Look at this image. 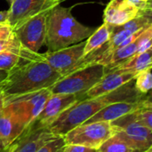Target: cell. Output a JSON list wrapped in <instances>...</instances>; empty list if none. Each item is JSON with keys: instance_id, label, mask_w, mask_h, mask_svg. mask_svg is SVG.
<instances>
[{"instance_id": "cell-1", "label": "cell", "mask_w": 152, "mask_h": 152, "mask_svg": "<svg viewBox=\"0 0 152 152\" xmlns=\"http://www.w3.org/2000/svg\"><path fill=\"white\" fill-rule=\"evenodd\" d=\"M140 99H142V95L135 89L133 79L110 93L75 102L61 113L47 129L54 135H64L110 104L121 102H134Z\"/></svg>"}, {"instance_id": "cell-2", "label": "cell", "mask_w": 152, "mask_h": 152, "mask_svg": "<svg viewBox=\"0 0 152 152\" xmlns=\"http://www.w3.org/2000/svg\"><path fill=\"white\" fill-rule=\"evenodd\" d=\"M62 77L39 57L25 61L8 72L0 84L4 101L43 89H49Z\"/></svg>"}, {"instance_id": "cell-3", "label": "cell", "mask_w": 152, "mask_h": 152, "mask_svg": "<svg viewBox=\"0 0 152 152\" xmlns=\"http://www.w3.org/2000/svg\"><path fill=\"white\" fill-rule=\"evenodd\" d=\"M73 7L58 4L49 11L45 44L48 52L57 51L85 41L94 31V28L80 23L72 15Z\"/></svg>"}, {"instance_id": "cell-4", "label": "cell", "mask_w": 152, "mask_h": 152, "mask_svg": "<svg viewBox=\"0 0 152 152\" xmlns=\"http://www.w3.org/2000/svg\"><path fill=\"white\" fill-rule=\"evenodd\" d=\"M105 74V67L98 63L86 65L60 78L49 89L52 94L82 96L97 84Z\"/></svg>"}, {"instance_id": "cell-5", "label": "cell", "mask_w": 152, "mask_h": 152, "mask_svg": "<svg viewBox=\"0 0 152 152\" xmlns=\"http://www.w3.org/2000/svg\"><path fill=\"white\" fill-rule=\"evenodd\" d=\"M118 131L119 128L111 122H85L62 136L66 144H77L97 151L102 143Z\"/></svg>"}, {"instance_id": "cell-6", "label": "cell", "mask_w": 152, "mask_h": 152, "mask_svg": "<svg viewBox=\"0 0 152 152\" xmlns=\"http://www.w3.org/2000/svg\"><path fill=\"white\" fill-rule=\"evenodd\" d=\"M51 94L50 89H43L6 100L5 105L10 108L27 129L40 113Z\"/></svg>"}, {"instance_id": "cell-7", "label": "cell", "mask_w": 152, "mask_h": 152, "mask_svg": "<svg viewBox=\"0 0 152 152\" xmlns=\"http://www.w3.org/2000/svg\"><path fill=\"white\" fill-rule=\"evenodd\" d=\"M48 12L49 11L43 12L27 20L13 29L15 37L26 50L39 53V50L45 45Z\"/></svg>"}, {"instance_id": "cell-8", "label": "cell", "mask_w": 152, "mask_h": 152, "mask_svg": "<svg viewBox=\"0 0 152 152\" xmlns=\"http://www.w3.org/2000/svg\"><path fill=\"white\" fill-rule=\"evenodd\" d=\"M85 41L69 45L68 47L40 53V57L53 69L64 77L84 67L82 64Z\"/></svg>"}, {"instance_id": "cell-9", "label": "cell", "mask_w": 152, "mask_h": 152, "mask_svg": "<svg viewBox=\"0 0 152 152\" xmlns=\"http://www.w3.org/2000/svg\"><path fill=\"white\" fill-rule=\"evenodd\" d=\"M111 123L119 128L116 134L135 152H142L151 147V129L132 120L129 114Z\"/></svg>"}, {"instance_id": "cell-10", "label": "cell", "mask_w": 152, "mask_h": 152, "mask_svg": "<svg viewBox=\"0 0 152 152\" xmlns=\"http://www.w3.org/2000/svg\"><path fill=\"white\" fill-rule=\"evenodd\" d=\"M80 98L75 94H51L36 119L28 126L32 130L48 128L57 118Z\"/></svg>"}, {"instance_id": "cell-11", "label": "cell", "mask_w": 152, "mask_h": 152, "mask_svg": "<svg viewBox=\"0 0 152 152\" xmlns=\"http://www.w3.org/2000/svg\"><path fill=\"white\" fill-rule=\"evenodd\" d=\"M64 0H12L8 12V24L14 29L27 20L50 11Z\"/></svg>"}, {"instance_id": "cell-12", "label": "cell", "mask_w": 152, "mask_h": 152, "mask_svg": "<svg viewBox=\"0 0 152 152\" xmlns=\"http://www.w3.org/2000/svg\"><path fill=\"white\" fill-rule=\"evenodd\" d=\"M146 107H152L150 98H142L134 102H121L110 104L97 112L94 116L89 118L86 123L97 122V121H107L113 122L127 114L133 113L138 110Z\"/></svg>"}, {"instance_id": "cell-13", "label": "cell", "mask_w": 152, "mask_h": 152, "mask_svg": "<svg viewBox=\"0 0 152 152\" xmlns=\"http://www.w3.org/2000/svg\"><path fill=\"white\" fill-rule=\"evenodd\" d=\"M136 75L137 74L132 72L118 69H111L106 71L101 80L97 84H95L89 91H87L82 96L81 100L94 98L110 93L134 79Z\"/></svg>"}, {"instance_id": "cell-14", "label": "cell", "mask_w": 152, "mask_h": 152, "mask_svg": "<svg viewBox=\"0 0 152 152\" xmlns=\"http://www.w3.org/2000/svg\"><path fill=\"white\" fill-rule=\"evenodd\" d=\"M140 10L129 0H110L104 10V22L112 27H119L140 14Z\"/></svg>"}, {"instance_id": "cell-15", "label": "cell", "mask_w": 152, "mask_h": 152, "mask_svg": "<svg viewBox=\"0 0 152 152\" xmlns=\"http://www.w3.org/2000/svg\"><path fill=\"white\" fill-rule=\"evenodd\" d=\"M26 130V126L6 105L0 110V139L7 148Z\"/></svg>"}, {"instance_id": "cell-16", "label": "cell", "mask_w": 152, "mask_h": 152, "mask_svg": "<svg viewBox=\"0 0 152 152\" xmlns=\"http://www.w3.org/2000/svg\"><path fill=\"white\" fill-rule=\"evenodd\" d=\"M54 136L47 128L37 130L27 128L16 140V147L13 152H36Z\"/></svg>"}, {"instance_id": "cell-17", "label": "cell", "mask_w": 152, "mask_h": 152, "mask_svg": "<svg viewBox=\"0 0 152 152\" xmlns=\"http://www.w3.org/2000/svg\"><path fill=\"white\" fill-rule=\"evenodd\" d=\"M114 32V27L108 25L103 22L99 28H95L93 34L85 41L84 52H83V59L89 54L96 52L100 48H102L109 40L110 39L112 34Z\"/></svg>"}, {"instance_id": "cell-18", "label": "cell", "mask_w": 152, "mask_h": 152, "mask_svg": "<svg viewBox=\"0 0 152 152\" xmlns=\"http://www.w3.org/2000/svg\"><path fill=\"white\" fill-rule=\"evenodd\" d=\"M152 49L143 53H137L126 61L112 69H118L138 74L139 72L152 67ZM111 70V69H110ZM109 71V70H108Z\"/></svg>"}, {"instance_id": "cell-19", "label": "cell", "mask_w": 152, "mask_h": 152, "mask_svg": "<svg viewBox=\"0 0 152 152\" xmlns=\"http://www.w3.org/2000/svg\"><path fill=\"white\" fill-rule=\"evenodd\" d=\"M134 87L139 94L142 95L147 94L152 87L151 67L139 72L134 79Z\"/></svg>"}, {"instance_id": "cell-20", "label": "cell", "mask_w": 152, "mask_h": 152, "mask_svg": "<svg viewBox=\"0 0 152 152\" xmlns=\"http://www.w3.org/2000/svg\"><path fill=\"white\" fill-rule=\"evenodd\" d=\"M98 152H135L117 134L109 138L97 150Z\"/></svg>"}, {"instance_id": "cell-21", "label": "cell", "mask_w": 152, "mask_h": 152, "mask_svg": "<svg viewBox=\"0 0 152 152\" xmlns=\"http://www.w3.org/2000/svg\"><path fill=\"white\" fill-rule=\"evenodd\" d=\"M129 117L134 122L152 130V107H146L129 114Z\"/></svg>"}, {"instance_id": "cell-22", "label": "cell", "mask_w": 152, "mask_h": 152, "mask_svg": "<svg viewBox=\"0 0 152 152\" xmlns=\"http://www.w3.org/2000/svg\"><path fill=\"white\" fill-rule=\"evenodd\" d=\"M65 144L62 135H55L53 139L44 143L36 152H61Z\"/></svg>"}, {"instance_id": "cell-23", "label": "cell", "mask_w": 152, "mask_h": 152, "mask_svg": "<svg viewBox=\"0 0 152 152\" xmlns=\"http://www.w3.org/2000/svg\"><path fill=\"white\" fill-rule=\"evenodd\" d=\"M23 50L20 43L15 37V35L7 39L0 41V53L4 52H20Z\"/></svg>"}, {"instance_id": "cell-24", "label": "cell", "mask_w": 152, "mask_h": 152, "mask_svg": "<svg viewBox=\"0 0 152 152\" xmlns=\"http://www.w3.org/2000/svg\"><path fill=\"white\" fill-rule=\"evenodd\" d=\"M96 150L90 149L77 144H65L61 152H96Z\"/></svg>"}, {"instance_id": "cell-25", "label": "cell", "mask_w": 152, "mask_h": 152, "mask_svg": "<svg viewBox=\"0 0 152 152\" xmlns=\"http://www.w3.org/2000/svg\"><path fill=\"white\" fill-rule=\"evenodd\" d=\"M138 7L141 12H152L151 0H129Z\"/></svg>"}, {"instance_id": "cell-26", "label": "cell", "mask_w": 152, "mask_h": 152, "mask_svg": "<svg viewBox=\"0 0 152 152\" xmlns=\"http://www.w3.org/2000/svg\"><path fill=\"white\" fill-rule=\"evenodd\" d=\"M14 36L13 28L9 24L0 25V41L7 40Z\"/></svg>"}, {"instance_id": "cell-27", "label": "cell", "mask_w": 152, "mask_h": 152, "mask_svg": "<svg viewBox=\"0 0 152 152\" xmlns=\"http://www.w3.org/2000/svg\"><path fill=\"white\" fill-rule=\"evenodd\" d=\"M8 24V12L1 11L0 12V25Z\"/></svg>"}, {"instance_id": "cell-28", "label": "cell", "mask_w": 152, "mask_h": 152, "mask_svg": "<svg viewBox=\"0 0 152 152\" xmlns=\"http://www.w3.org/2000/svg\"><path fill=\"white\" fill-rule=\"evenodd\" d=\"M15 147H16V141H15L13 143H12L10 146H8L7 148H5L4 150L1 151L0 152H13L14 149H15Z\"/></svg>"}, {"instance_id": "cell-29", "label": "cell", "mask_w": 152, "mask_h": 152, "mask_svg": "<svg viewBox=\"0 0 152 152\" xmlns=\"http://www.w3.org/2000/svg\"><path fill=\"white\" fill-rule=\"evenodd\" d=\"M8 75V72L5 71V70H3V69H0V84L6 78Z\"/></svg>"}, {"instance_id": "cell-30", "label": "cell", "mask_w": 152, "mask_h": 152, "mask_svg": "<svg viewBox=\"0 0 152 152\" xmlns=\"http://www.w3.org/2000/svg\"><path fill=\"white\" fill-rule=\"evenodd\" d=\"M5 105V101H4V97L3 96L2 93L0 92V110L4 107Z\"/></svg>"}, {"instance_id": "cell-31", "label": "cell", "mask_w": 152, "mask_h": 152, "mask_svg": "<svg viewBox=\"0 0 152 152\" xmlns=\"http://www.w3.org/2000/svg\"><path fill=\"white\" fill-rule=\"evenodd\" d=\"M5 148H6V147H5V145L4 144L3 141L0 139V151H3V150H4Z\"/></svg>"}, {"instance_id": "cell-32", "label": "cell", "mask_w": 152, "mask_h": 152, "mask_svg": "<svg viewBox=\"0 0 152 152\" xmlns=\"http://www.w3.org/2000/svg\"><path fill=\"white\" fill-rule=\"evenodd\" d=\"M142 152H152V146L151 147H150L148 150H146V151H142Z\"/></svg>"}, {"instance_id": "cell-33", "label": "cell", "mask_w": 152, "mask_h": 152, "mask_svg": "<svg viewBox=\"0 0 152 152\" xmlns=\"http://www.w3.org/2000/svg\"><path fill=\"white\" fill-rule=\"evenodd\" d=\"M11 1H12V0H10V1H9V3H11Z\"/></svg>"}, {"instance_id": "cell-34", "label": "cell", "mask_w": 152, "mask_h": 152, "mask_svg": "<svg viewBox=\"0 0 152 152\" xmlns=\"http://www.w3.org/2000/svg\"><path fill=\"white\" fill-rule=\"evenodd\" d=\"M7 1H8V2H9V1H10V0H7Z\"/></svg>"}, {"instance_id": "cell-35", "label": "cell", "mask_w": 152, "mask_h": 152, "mask_svg": "<svg viewBox=\"0 0 152 152\" xmlns=\"http://www.w3.org/2000/svg\"><path fill=\"white\" fill-rule=\"evenodd\" d=\"M96 152H98V151H96Z\"/></svg>"}]
</instances>
